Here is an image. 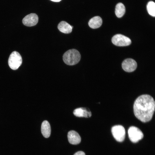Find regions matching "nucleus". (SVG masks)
I'll return each instance as SVG.
<instances>
[{"mask_svg": "<svg viewBox=\"0 0 155 155\" xmlns=\"http://www.w3.org/2000/svg\"><path fill=\"white\" fill-rule=\"evenodd\" d=\"M133 112L136 117L143 122H147L152 119L155 108L153 98L148 94L139 96L135 101Z\"/></svg>", "mask_w": 155, "mask_h": 155, "instance_id": "nucleus-1", "label": "nucleus"}, {"mask_svg": "<svg viewBox=\"0 0 155 155\" xmlns=\"http://www.w3.org/2000/svg\"><path fill=\"white\" fill-rule=\"evenodd\" d=\"M81 58V55L77 50L73 49L66 52L63 56V60L66 64L72 65L78 63Z\"/></svg>", "mask_w": 155, "mask_h": 155, "instance_id": "nucleus-2", "label": "nucleus"}, {"mask_svg": "<svg viewBox=\"0 0 155 155\" xmlns=\"http://www.w3.org/2000/svg\"><path fill=\"white\" fill-rule=\"evenodd\" d=\"M8 63L11 69L14 70L17 69L22 63L21 56L18 52H13L9 56Z\"/></svg>", "mask_w": 155, "mask_h": 155, "instance_id": "nucleus-3", "label": "nucleus"}, {"mask_svg": "<svg viewBox=\"0 0 155 155\" xmlns=\"http://www.w3.org/2000/svg\"><path fill=\"white\" fill-rule=\"evenodd\" d=\"M128 134L130 140L133 143H136L141 140L144 135L138 128L133 126L130 127L128 130Z\"/></svg>", "mask_w": 155, "mask_h": 155, "instance_id": "nucleus-4", "label": "nucleus"}, {"mask_svg": "<svg viewBox=\"0 0 155 155\" xmlns=\"http://www.w3.org/2000/svg\"><path fill=\"white\" fill-rule=\"evenodd\" d=\"M111 132L113 137L117 141L122 142L124 140L125 131L122 126L117 125L113 126L112 128Z\"/></svg>", "mask_w": 155, "mask_h": 155, "instance_id": "nucleus-5", "label": "nucleus"}, {"mask_svg": "<svg viewBox=\"0 0 155 155\" xmlns=\"http://www.w3.org/2000/svg\"><path fill=\"white\" fill-rule=\"evenodd\" d=\"M112 42L114 45L118 46H127L131 43L129 38L120 34L114 35L112 38Z\"/></svg>", "mask_w": 155, "mask_h": 155, "instance_id": "nucleus-6", "label": "nucleus"}, {"mask_svg": "<svg viewBox=\"0 0 155 155\" xmlns=\"http://www.w3.org/2000/svg\"><path fill=\"white\" fill-rule=\"evenodd\" d=\"M137 63L134 59L128 58L122 62V66L125 71L130 72L134 71L137 67Z\"/></svg>", "mask_w": 155, "mask_h": 155, "instance_id": "nucleus-7", "label": "nucleus"}, {"mask_svg": "<svg viewBox=\"0 0 155 155\" xmlns=\"http://www.w3.org/2000/svg\"><path fill=\"white\" fill-rule=\"evenodd\" d=\"M38 16L35 13H31L24 17L22 20V23L25 26H32L36 24L38 22Z\"/></svg>", "mask_w": 155, "mask_h": 155, "instance_id": "nucleus-8", "label": "nucleus"}, {"mask_svg": "<svg viewBox=\"0 0 155 155\" xmlns=\"http://www.w3.org/2000/svg\"><path fill=\"white\" fill-rule=\"evenodd\" d=\"M73 114L78 117L89 118L91 116L92 113L87 108L80 107L75 109L73 111Z\"/></svg>", "mask_w": 155, "mask_h": 155, "instance_id": "nucleus-9", "label": "nucleus"}, {"mask_svg": "<svg viewBox=\"0 0 155 155\" xmlns=\"http://www.w3.org/2000/svg\"><path fill=\"white\" fill-rule=\"evenodd\" d=\"M67 137L69 143L72 144H78L81 141V138L79 134L74 130L70 131L68 132Z\"/></svg>", "mask_w": 155, "mask_h": 155, "instance_id": "nucleus-10", "label": "nucleus"}, {"mask_svg": "<svg viewBox=\"0 0 155 155\" xmlns=\"http://www.w3.org/2000/svg\"><path fill=\"white\" fill-rule=\"evenodd\" d=\"M58 28L61 32L65 34L71 33L72 31L73 26L64 21L61 22L58 25Z\"/></svg>", "mask_w": 155, "mask_h": 155, "instance_id": "nucleus-11", "label": "nucleus"}, {"mask_svg": "<svg viewBox=\"0 0 155 155\" xmlns=\"http://www.w3.org/2000/svg\"><path fill=\"white\" fill-rule=\"evenodd\" d=\"M41 131L43 135L45 138H48L50 136L51 133V128L48 121L45 120L42 122Z\"/></svg>", "mask_w": 155, "mask_h": 155, "instance_id": "nucleus-12", "label": "nucleus"}, {"mask_svg": "<svg viewBox=\"0 0 155 155\" xmlns=\"http://www.w3.org/2000/svg\"><path fill=\"white\" fill-rule=\"evenodd\" d=\"M88 25L91 28H97L100 27L102 24V20L99 16H96L91 19L88 22Z\"/></svg>", "mask_w": 155, "mask_h": 155, "instance_id": "nucleus-13", "label": "nucleus"}, {"mask_svg": "<svg viewBox=\"0 0 155 155\" xmlns=\"http://www.w3.org/2000/svg\"><path fill=\"white\" fill-rule=\"evenodd\" d=\"M125 12V8L124 5L121 3L117 4L115 8V14L118 18L122 17Z\"/></svg>", "mask_w": 155, "mask_h": 155, "instance_id": "nucleus-14", "label": "nucleus"}, {"mask_svg": "<svg viewBox=\"0 0 155 155\" xmlns=\"http://www.w3.org/2000/svg\"><path fill=\"white\" fill-rule=\"evenodd\" d=\"M147 9L148 13L151 16H155V3L152 1H149L147 5Z\"/></svg>", "mask_w": 155, "mask_h": 155, "instance_id": "nucleus-15", "label": "nucleus"}, {"mask_svg": "<svg viewBox=\"0 0 155 155\" xmlns=\"http://www.w3.org/2000/svg\"><path fill=\"white\" fill-rule=\"evenodd\" d=\"M74 155H85V154L83 152L79 151L75 153Z\"/></svg>", "mask_w": 155, "mask_h": 155, "instance_id": "nucleus-16", "label": "nucleus"}, {"mask_svg": "<svg viewBox=\"0 0 155 155\" xmlns=\"http://www.w3.org/2000/svg\"><path fill=\"white\" fill-rule=\"evenodd\" d=\"M52 1L55 2H58L60 1L61 0H50Z\"/></svg>", "mask_w": 155, "mask_h": 155, "instance_id": "nucleus-17", "label": "nucleus"}]
</instances>
